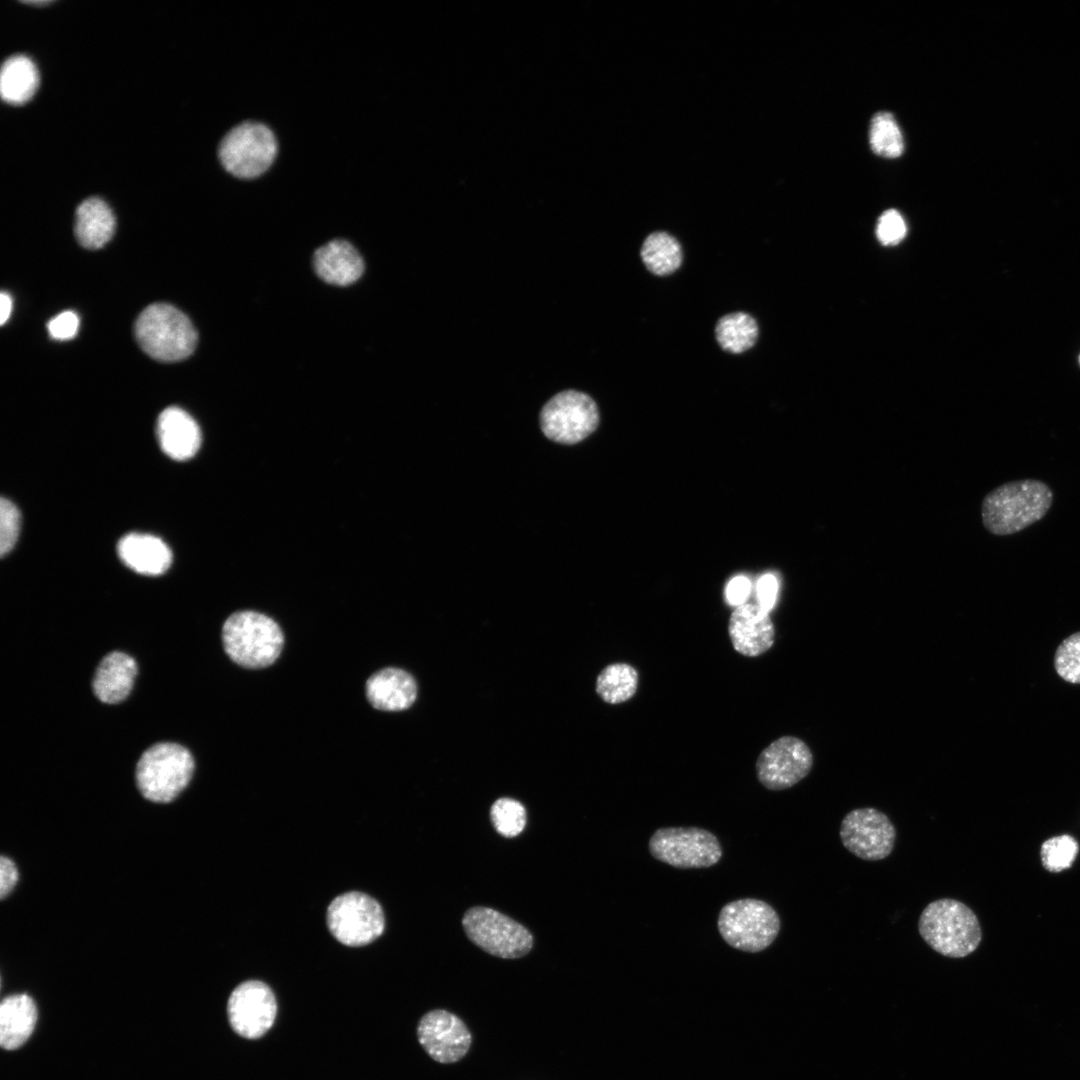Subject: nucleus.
Segmentation results:
<instances>
[{"label":"nucleus","instance_id":"obj_14","mask_svg":"<svg viewBox=\"0 0 1080 1080\" xmlns=\"http://www.w3.org/2000/svg\"><path fill=\"white\" fill-rule=\"evenodd\" d=\"M277 1003L271 988L262 981L248 980L239 984L227 1003L231 1028L247 1039L262 1037L273 1025Z\"/></svg>","mask_w":1080,"mask_h":1080},{"label":"nucleus","instance_id":"obj_37","mask_svg":"<svg viewBox=\"0 0 1080 1080\" xmlns=\"http://www.w3.org/2000/svg\"><path fill=\"white\" fill-rule=\"evenodd\" d=\"M18 881V870L15 863L6 856L0 858V896L6 897L15 887Z\"/></svg>","mask_w":1080,"mask_h":1080},{"label":"nucleus","instance_id":"obj_4","mask_svg":"<svg viewBox=\"0 0 1080 1080\" xmlns=\"http://www.w3.org/2000/svg\"><path fill=\"white\" fill-rule=\"evenodd\" d=\"M135 337L150 357L162 362L180 361L196 348L198 335L190 319L166 303L146 307L135 322Z\"/></svg>","mask_w":1080,"mask_h":1080},{"label":"nucleus","instance_id":"obj_18","mask_svg":"<svg viewBox=\"0 0 1080 1080\" xmlns=\"http://www.w3.org/2000/svg\"><path fill=\"white\" fill-rule=\"evenodd\" d=\"M369 703L381 711H402L409 708L417 696V684L411 674L387 667L372 674L366 681Z\"/></svg>","mask_w":1080,"mask_h":1080},{"label":"nucleus","instance_id":"obj_1","mask_svg":"<svg viewBox=\"0 0 1080 1080\" xmlns=\"http://www.w3.org/2000/svg\"><path fill=\"white\" fill-rule=\"evenodd\" d=\"M1054 493L1039 479L1013 480L987 493L981 504L984 528L993 535L1016 534L1040 521L1052 507Z\"/></svg>","mask_w":1080,"mask_h":1080},{"label":"nucleus","instance_id":"obj_11","mask_svg":"<svg viewBox=\"0 0 1080 1080\" xmlns=\"http://www.w3.org/2000/svg\"><path fill=\"white\" fill-rule=\"evenodd\" d=\"M598 424L597 404L588 394L576 390L556 394L540 413V425L545 436L562 444L584 440Z\"/></svg>","mask_w":1080,"mask_h":1080},{"label":"nucleus","instance_id":"obj_33","mask_svg":"<svg viewBox=\"0 0 1080 1080\" xmlns=\"http://www.w3.org/2000/svg\"><path fill=\"white\" fill-rule=\"evenodd\" d=\"M906 231L905 221L898 211L890 209L879 217L876 235L883 245L892 246L898 244L905 237Z\"/></svg>","mask_w":1080,"mask_h":1080},{"label":"nucleus","instance_id":"obj_9","mask_svg":"<svg viewBox=\"0 0 1080 1080\" xmlns=\"http://www.w3.org/2000/svg\"><path fill=\"white\" fill-rule=\"evenodd\" d=\"M653 858L678 869L714 866L722 857L721 844L712 832L699 827H663L650 837Z\"/></svg>","mask_w":1080,"mask_h":1080},{"label":"nucleus","instance_id":"obj_38","mask_svg":"<svg viewBox=\"0 0 1080 1080\" xmlns=\"http://www.w3.org/2000/svg\"><path fill=\"white\" fill-rule=\"evenodd\" d=\"M12 310V300L8 293L2 292L0 295V323L3 325L10 317Z\"/></svg>","mask_w":1080,"mask_h":1080},{"label":"nucleus","instance_id":"obj_31","mask_svg":"<svg viewBox=\"0 0 1080 1080\" xmlns=\"http://www.w3.org/2000/svg\"><path fill=\"white\" fill-rule=\"evenodd\" d=\"M1054 667L1065 681L1080 684V632L1070 635L1058 646Z\"/></svg>","mask_w":1080,"mask_h":1080},{"label":"nucleus","instance_id":"obj_12","mask_svg":"<svg viewBox=\"0 0 1080 1080\" xmlns=\"http://www.w3.org/2000/svg\"><path fill=\"white\" fill-rule=\"evenodd\" d=\"M839 836L843 846L865 861H879L893 851L896 829L890 818L873 807L856 808L841 821Z\"/></svg>","mask_w":1080,"mask_h":1080},{"label":"nucleus","instance_id":"obj_2","mask_svg":"<svg viewBox=\"0 0 1080 1080\" xmlns=\"http://www.w3.org/2000/svg\"><path fill=\"white\" fill-rule=\"evenodd\" d=\"M918 931L935 952L949 958L970 955L982 940L976 914L966 904L952 898L927 904L919 916Z\"/></svg>","mask_w":1080,"mask_h":1080},{"label":"nucleus","instance_id":"obj_24","mask_svg":"<svg viewBox=\"0 0 1080 1080\" xmlns=\"http://www.w3.org/2000/svg\"><path fill=\"white\" fill-rule=\"evenodd\" d=\"M38 85V70L29 57L13 55L3 62L0 93L5 102L13 105L26 103L34 95Z\"/></svg>","mask_w":1080,"mask_h":1080},{"label":"nucleus","instance_id":"obj_36","mask_svg":"<svg viewBox=\"0 0 1080 1080\" xmlns=\"http://www.w3.org/2000/svg\"><path fill=\"white\" fill-rule=\"evenodd\" d=\"M751 591V582L744 576L732 578L725 590L727 602L734 607L745 604Z\"/></svg>","mask_w":1080,"mask_h":1080},{"label":"nucleus","instance_id":"obj_13","mask_svg":"<svg viewBox=\"0 0 1080 1080\" xmlns=\"http://www.w3.org/2000/svg\"><path fill=\"white\" fill-rule=\"evenodd\" d=\"M812 766L813 754L809 746L795 736H782L759 754L756 774L765 788L780 791L804 779Z\"/></svg>","mask_w":1080,"mask_h":1080},{"label":"nucleus","instance_id":"obj_28","mask_svg":"<svg viewBox=\"0 0 1080 1080\" xmlns=\"http://www.w3.org/2000/svg\"><path fill=\"white\" fill-rule=\"evenodd\" d=\"M869 142L872 151L885 158H897L903 153V136L891 113L878 112L873 116Z\"/></svg>","mask_w":1080,"mask_h":1080},{"label":"nucleus","instance_id":"obj_27","mask_svg":"<svg viewBox=\"0 0 1080 1080\" xmlns=\"http://www.w3.org/2000/svg\"><path fill=\"white\" fill-rule=\"evenodd\" d=\"M638 672L627 663L606 666L596 680V692L603 701L619 704L631 699L638 688Z\"/></svg>","mask_w":1080,"mask_h":1080},{"label":"nucleus","instance_id":"obj_26","mask_svg":"<svg viewBox=\"0 0 1080 1080\" xmlns=\"http://www.w3.org/2000/svg\"><path fill=\"white\" fill-rule=\"evenodd\" d=\"M759 328L752 315L733 312L722 316L715 326V337L720 347L739 354L750 349L757 341Z\"/></svg>","mask_w":1080,"mask_h":1080},{"label":"nucleus","instance_id":"obj_22","mask_svg":"<svg viewBox=\"0 0 1080 1080\" xmlns=\"http://www.w3.org/2000/svg\"><path fill=\"white\" fill-rule=\"evenodd\" d=\"M37 1009L27 994H13L0 1004V1044L4 1049L20 1047L32 1034Z\"/></svg>","mask_w":1080,"mask_h":1080},{"label":"nucleus","instance_id":"obj_30","mask_svg":"<svg viewBox=\"0 0 1080 1080\" xmlns=\"http://www.w3.org/2000/svg\"><path fill=\"white\" fill-rule=\"evenodd\" d=\"M1078 851L1079 845L1070 835L1050 838L1041 847L1043 865L1051 872L1063 871L1071 867Z\"/></svg>","mask_w":1080,"mask_h":1080},{"label":"nucleus","instance_id":"obj_23","mask_svg":"<svg viewBox=\"0 0 1080 1080\" xmlns=\"http://www.w3.org/2000/svg\"><path fill=\"white\" fill-rule=\"evenodd\" d=\"M115 225L111 208L98 197L85 199L76 209L75 235L84 248L103 247L113 236Z\"/></svg>","mask_w":1080,"mask_h":1080},{"label":"nucleus","instance_id":"obj_10","mask_svg":"<svg viewBox=\"0 0 1080 1080\" xmlns=\"http://www.w3.org/2000/svg\"><path fill=\"white\" fill-rule=\"evenodd\" d=\"M327 925L340 943L353 947L363 946L383 933L384 912L371 896L351 891L337 896L330 903Z\"/></svg>","mask_w":1080,"mask_h":1080},{"label":"nucleus","instance_id":"obj_15","mask_svg":"<svg viewBox=\"0 0 1080 1080\" xmlns=\"http://www.w3.org/2000/svg\"><path fill=\"white\" fill-rule=\"evenodd\" d=\"M417 1037L426 1053L440 1063H454L468 1052L472 1037L464 1022L453 1013L435 1009L418 1022Z\"/></svg>","mask_w":1080,"mask_h":1080},{"label":"nucleus","instance_id":"obj_35","mask_svg":"<svg viewBox=\"0 0 1080 1080\" xmlns=\"http://www.w3.org/2000/svg\"><path fill=\"white\" fill-rule=\"evenodd\" d=\"M778 586V580L773 574H765L757 582L756 593L759 606L768 613L775 605Z\"/></svg>","mask_w":1080,"mask_h":1080},{"label":"nucleus","instance_id":"obj_17","mask_svg":"<svg viewBox=\"0 0 1080 1080\" xmlns=\"http://www.w3.org/2000/svg\"><path fill=\"white\" fill-rule=\"evenodd\" d=\"M156 432L161 449L174 460L193 457L201 444L197 422L179 407H167L160 413Z\"/></svg>","mask_w":1080,"mask_h":1080},{"label":"nucleus","instance_id":"obj_6","mask_svg":"<svg viewBox=\"0 0 1080 1080\" xmlns=\"http://www.w3.org/2000/svg\"><path fill=\"white\" fill-rule=\"evenodd\" d=\"M718 931L731 947L757 953L768 948L777 938L781 920L767 902L742 898L725 904L718 915Z\"/></svg>","mask_w":1080,"mask_h":1080},{"label":"nucleus","instance_id":"obj_39","mask_svg":"<svg viewBox=\"0 0 1080 1080\" xmlns=\"http://www.w3.org/2000/svg\"><path fill=\"white\" fill-rule=\"evenodd\" d=\"M25 3L26 4H31V5H36V6H45V5H49L50 3H52V1H25Z\"/></svg>","mask_w":1080,"mask_h":1080},{"label":"nucleus","instance_id":"obj_3","mask_svg":"<svg viewBox=\"0 0 1080 1080\" xmlns=\"http://www.w3.org/2000/svg\"><path fill=\"white\" fill-rule=\"evenodd\" d=\"M226 654L236 664L261 669L273 664L284 646V635L272 618L256 611H238L222 627Z\"/></svg>","mask_w":1080,"mask_h":1080},{"label":"nucleus","instance_id":"obj_16","mask_svg":"<svg viewBox=\"0 0 1080 1080\" xmlns=\"http://www.w3.org/2000/svg\"><path fill=\"white\" fill-rule=\"evenodd\" d=\"M728 633L733 648L747 657L768 651L775 640V629L769 613L759 605L743 604L731 613Z\"/></svg>","mask_w":1080,"mask_h":1080},{"label":"nucleus","instance_id":"obj_20","mask_svg":"<svg viewBox=\"0 0 1080 1080\" xmlns=\"http://www.w3.org/2000/svg\"><path fill=\"white\" fill-rule=\"evenodd\" d=\"M136 674L137 664L131 656L112 651L104 656L96 669L93 692L103 703H119L130 694Z\"/></svg>","mask_w":1080,"mask_h":1080},{"label":"nucleus","instance_id":"obj_5","mask_svg":"<svg viewBox=\"0 0 1080 1080\" xmlns=\"http://www.w3.org/2000/svg\"><path fill=\"white\" fill-rule=\"evenodd\" d=\"M193 771L194 759L187 748L171 742L156 743L140 756L136 783L146 799L168 803L186 788Z\"/></svg>","mask_w":1080,"mask_h":1080},{"label":"nucleus","instance_id":"obj_7","mask_svg":"<svg viewBox=\"0 0 1080 1080\" xmlns=\"http://www.w3.org/2000/svg\"><path fill=\"white\" fill-rule=\"evenodd\" d=\"M277 150V140L268 126L245 121L226 133L219 144L218 156L232 176L253 179L271 167Z\"/></svg>","mask_w":1080,"mask_h":1080},{"label":"nucleus","instance_id":"obj_32","mask_svg":"<svg viewBox=\"0 0 1080 1080\" xmlns=\"http://www.w3.org/2000/svg\"><path fill=\"white\" fill-rule=\"evenodd\" d=\"M20 512L9 499L0 501V554L5 556L14 547L20 530Z\"/></svg>","mask_w":1080,"mask_h":1080},{"label":"nucleus","instance_id":"obj_19","mask_svg":"<svg viewBox=\"0 0 1080 1080\" xmlns=\"http://www.w3.org/2000/svg\"><path fill=\"white\" fill-rule=\"evenodd\" d=\"M120 559L137 573L155 576L167 571L172 553L160 538L144 533H129L117 545Z\"/></svg>","mask_w":1080,"mask_h":1080},{"label":"nucleus","instance_id":"obj_34","mask_svg":"<svg viewBox=\"0 0 1080 1080\" xmlns=\"http://www.w3.org/2000/svg\"><path fill=\"white\" fill-rule=\"evenodd\" d=\"M50 336L56 340L72 339L79 328V318L73 311H64L52 318L47 325Z\"/></svg>","mask_w":1080,"mask_h":1080},{"label":"nucleus","instance_id":"obj_29","mask_svg":"<svg viewBox=\"0 0 1080 1080\" xmlns=\"http://www.w3.org/2000/svg\"><path fill=\"white\" fill-rule=\"evenodd\" d=\"M490 820L495 830L506 838L518 836L525 828L527 813L519 801L499 798L490 808Z\"/></svg>","mask_w":1080,"mask_h":1080},{"label":"nucleus","instance_id":"obj_8","mask_svg":"<svg viewBox=\"0 0 1080 1080\" xmlns=\"http://www.w3.org/2000/svg\"><path fill=\"white\" fill-rule=\"evenodd\" d=\"M462 926L471 942L490 955L516 959L533 947V936L522 924L489 907L468 909Z\"/></svg>","mask_w":1080,"mask_h":1080},{"label":"nucleus","instance_id":"obj_25","mask_svg":"<svg viewBox=\"0 0 1080 1080\" xmlns=\"http://www.w3.org/2000/svg\"><path fill=\"white\" fill-rule=\"evenodd\" d=\"M640 256L648 271L656 276L672 274L679 269L683 260L679 241L664 231L653 232L645 238Z\"/></svg>","mask_w":1080,"mask_h":1080},{"label":"nucleus","instance_id":"obj_21","mask_svg":"<svg viewBox=\"0 0 1080 1080\" xmlns=\"http://www.w3.org/2000/svg\"><path fill=\"white\" fill-rule=\"evenodd\" d=\"M318 276L333 285L347 286L364 272V262L358 251L345 240H333L316 250L313 257Z\"/></svg>","mask_w":1080,"mask_h":1080}]
</instances>
